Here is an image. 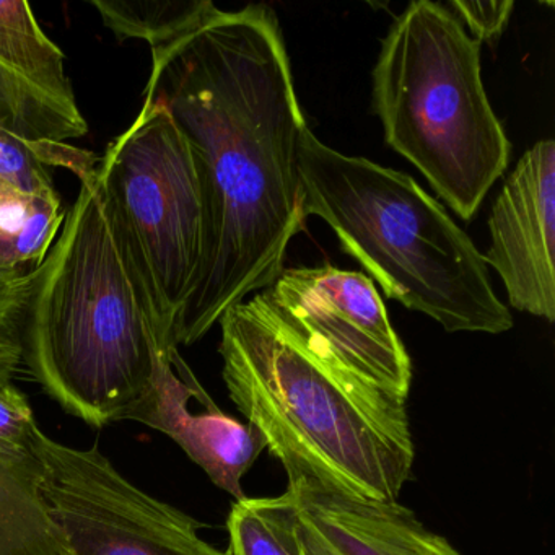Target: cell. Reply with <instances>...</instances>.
<instances>
[{
    "instance_id": "1",
    "label": "cell",
    "mask_w": 555,
    "mask_h": 555,
    "mask_svg": "<svg viewBox=\"0 0 555 555\" xmlns=\"http://www.w3.org/2000/svg\"><path fill=\"white\" fill-rule=\"evenodd\" d=\"M144 95L170 109L203 186V266L175 331L177 346H193L278 279L288 243L307 229L297 145L308 125L278 15L259 4L219 9L152 50Z\"/></svg>"
},
{
    "instance_id": "2",
    "label": "cell",
    "mask_w": 555,
    "mask_h": 555,
    "mask_svg": "<svg viewBox=\"0 0 555 555\" xmlns=\"http://www.w3.org/2000/svg\"><path fill=\"white\" fill-rule=\"evenodd\" d=\"M219 324L230 399L288 483L398 502L415 460L404 398L288 326L259 292L230 307Z\"/></svg>"
},
{
    "instance_id": "3",
    "label": "cell",
    "mask_w": 555,
    "mask_h": 555,
    "mask_svg": "<svg viewBox=\"0 0 555 555\" xmlns=\"http://www.w3.org/2000/svg\"><path fill=\"white\" fill-rule=\"evenodd\" d=\"M157 317L99 173L35 269L24 363L64 411L106 427L151 385Z\"/></svg>"
},
{
    "instance_id": "4",
    "label": "cell",
    "mask_w": 555,
    "mask_h": 555,
    "mask_svg": "<svg viewBox=\"0 0 555 555\" xmlns=\"http://www.w3.org/2000/svg\"><path fill=\"white\" fill-rule=\"evenodd\" d=\"M297 165L305 216L324 220L391 300L447 333L512 330L482 253L414 178L340 154L310 128L298 139Z\"/></svg>"
},
{
    "instance_id": "5",
    "label": "cell",
    "mask_w": 555,
    "mask_h": 555,
    "mask_svg": "<svg viewBox=\"0 0 555 555\" xmlns=\"http://www.w3.org/2000/svg\"><path fill=\"white\" fill-rule=\"evenodd\" d=\"M372 79L386 145L460 219H473L512 157L483 89L479 41L447 5L412 2L383 38Z\"/></svg>"
},
{
    "instance_id": "6",
    "label": "cell",
    "mask_w": 555,
    "mask_h": 555,
    "mask_svg": "<svg viewBox=\"0 0 555 555\" xmlns=\"http://www.w3.org/2000/svg\"><path fill=\"white\" fill-rule=\"evenodd\" d=\"M96 173L151 295L158 346L178 347V320L203 266L206 214L196 158L164 100L144 95Z\"/></svg>"
},
{
    "instance_id": "7",
    "label": "cell",
    "mask_w": 555,
    "mask_h": 555,
    "mask_svg": "<svg viewBox=\"0 0 555 555\" xmlns=\"http://www.w3.org/2000/svg\"><path fill=\"white\" fill-rule=\"evenodd\" d=\"M41 495L70 555H230L199 522L129 482L99 448L67 447L38 427Z\"/></svg>"
},
{
    "instance_id": "8",
    "label": "cell",
    "mask_w": 555,
    "mask_h": 555,
    "mask_svg": "<svg viewBox=\"0 0 555 555\" xmlns=\"http://www.w3.org/2000/svg\"><path fill=\"white\" fill-rule=\"evenodd\" d=\"M272 310L352 372L408 399L412 362L369 275L334 266L282 269L259 292Z\"/></svg>"
},
{
    "instance_id": "9",
    "label": "cell",
    "mask_w": 555,
    "mask_h": 555,
    "mask_svg": "<svg viewBox=\"0 0 555 555\" xmlns=\"http://www.w3.org/2000/svg\"><path fill=\"white\" fill-rule=\"evenodd\" d=\"M483 261L502 279L509 307L555 320V142L525 152L489 217Z\"/></svg>"
},
{
    "instance_id": "10",
    "label": "cell",
    "mask_w": 555,
    "mask_h": 555,
    "mask_svg": "<svg viewBox=\"0 0 555 555\" xmlns=\"http://www.w3.org/2000/svg\"><path fill=\"white\" fill-rule=\"evenodd\" d=\"M122 421L164 431L235 500L245 499L243 476L266 450V440L255 427L217 408L178 347H155L151 385Z\"/></svg>"
},
{
    "instance_id": "11",
    "label": "cell",
    "mask_w": 555,
    "mask_h": 555,
    "mask_svg": "<svg viewBox=\"0 0 555 555\" xmlns=\"http://www.w3.org/2000/svg\"><path fill=\"white\" fill-rule=\"evenodd\" d=\"M0 122L35 144H67L89 131L66 56L21 0H0Z\"/></svg>"
},
{
    "instance_id": "12",
    "label": "cell",
    "mask_w": 555,
    "mask_h": 555,
    "mask_svg": "<svg viewBox=\"0 0 555 555\" xmlns=\"http://www.w3.org/2000/svg\"><path fill=\"white\" fill-rule=\"evenodd\" d=\"M304 555H461L401 503L365 502L288 483Z\"/></svg>"
},
{
    "instance_id": "13",
    "label": "cell",
    "mask_w": 555,
    "mask_h": 555,
    "mask_svg": "<svg viewBox=\"0 0 555 555\" xmlns=\"http://www.w3.org/2000/svg\"><path fill=\"white\" fill-rule=\"evenodd\" d=\"M41 464L0 453V555H70L41 495Z\"/></svg>"
},
{
    "instance_id": "14",
    "label": "cell",
    "mask_w": 555,
    "mask_h": 555,
    "mask_svg": "<svg viewBox=\"0 0 555 555\" xmlns=\"http://www.w3.org/2000/svg\"><path fill=\"white\" fill-rule=\"evenodd\" d=\"M64 217L57 193H28L0 181V271L38 268L56 242Z\"/></svg>"
},
{
    "instance_id": "15",
    "label": "cell",
    "mask_w": 555,
    "mask_h": 555,
    "mask_svg": "<svg viewBox=\"0 0 555 555\" xmlns=\"http://www.w3.org/2000/svg\"><path fill=\"white\" fill-rule=\"evenodd\" d=\"M103 24L119 40L147 41L151 51L209 21L210 0H92Z\"/></svg>"
},
{
    "instance_id": "16",
    "label": "cell",
    "mask_w": 555,
    "mask_h": 555,
    "mask_svg": "<svg viewBox=\"0 0 555 555\" xmlns=\"http://www.w3.org/2000/svg\"><path fill=\"white\" fill-rule=\"evenodd\" d=\"M230 555H304L291 493L235 500L229 518Z\"/></svg>"
},
{
    "instance_id": "17",
    "label": "cell",
    "mask_w": 555,
    "mask_h": 555,
    "mask_svg": "<svg viewBox=\"0 0 555 555\" xmlns=\"http://www.w3.org/2000/svg\"><path fill=\"white\" fill-rule=\"evenodd\" d=\"M35 269L0 271V386L14 383L24 363V327Z\"/></svg>"
},
{
    "instance_id": "18",
    "label": "cell",
    "mask_w": 555,
    "mask_h": 555,
    "mask_svg": "<svg viewBox=\"0 0 555 555\" xmlns=\"http://www.w3.org/2000/svg\"><path fill=\"white\" fill-rule=\"evenodd\" d=\"M54 142L24 141L11 134L0 122V181L14 184L28 193H56L48 162Z\"/></svg>"
},
{
    "instance_id": "19",
    "label": "cell",
    "mask_w": 555,
    "mask_h": 555,
    "mask_svg": "<svg viewBox=\"0 0 555 555\" xmlns=\"http://www.w3.org/2000/svg\"><path fill=\"white\" fill-rule=\"evenodd\" d=\"M37 428L27 396L14 383L0 386V453H31Z\"/></svg>"
},
{
    "instance_id": "20",
    "label": "cell",
    "mask_w": 555,
    "mask_h": 555,
    "mask_svg": "<svg viewBox=\"0 0 555 555\" xmlns=\"http://www.w3.org/2000/svg\"><path fill=\"white\" fill-rule=\"evenodd\" d=\"M454 17L461 22L470 38L480 44H495L502 38L515 2L499 0V2H460L453 0L447 5Z\"/></svg>"
}]
</instances>
